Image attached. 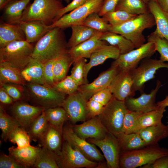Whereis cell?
I'll use <instances>...</instances> for the list:
<instances>
[{
	"label": "cell",
	"mask_w": 168,
	"mask_h": 168,
	"mask_svg": "<svg viewBox=\"0 0 168 168\" xmlns=\"http://www.w3.org/2000/svg\"><path fill=\"white\" fill-rule=\"evenodd\" d=\"M63 30L53 28L38 40L34 46L32 58L43 63L67 53L68 49Z\"/></svg>",
	"instance_id": "obj_1"
},
{
	"label": "cell",
	"mask_w": 168,
	"mask_h": 168,
	"mask_svg": "<svg viewBox=\"0 0 168 168\" xmlns=\"http://www.w3.org/2000/svg\"><path fill=\"white\" fill-rule=\"evenodd\" d=\"M156 25L153 15L150 12L138 15L119 26L112 27L110 31L120 35L130 41L137 48L144 44L146 39L142 32Z\"/></svg>",
	"instance_id": "obj_2"
},
{
	"label": "cell",
	"mask_w": 168,
	"mask_h": 168,
	"mask_svg": "<svg viewBox=\"0 0 168 168\" xmlns=\"http://www.w3.org/2000/svg\"><path fill=\"white\" fill-rule=\"evenodd\" d=\"M168 155V149L158 144L147 146L134 151L121 153L119 166L121 168H135L152 164L157 159Z\"/></svg>",
	"instance_id": "obj_3"
},
{
	"label": "cell",
	"mask_w": 168,
	"mask_h": 168,
	"mask_svg": "<svg viewBox=\"0 0 168 168\" xmlns=\"http://www.w3.org/2000/svg\"><path fill=\"white\" fill-rule=\"evenodd\" d=\"M25 86L28 101L44 109L61 106L66 98V95L46 85L26 82Z\"/></svg>",
	"instance_id": "obj_4"
},
{
	"label": "cell",
	"mask_w": 168,
	"mask_h": 168,
	"mask_svg": "<svg viewBox=\"0 0 168 168\" xmlns=\"http://www.w3.org/2000/svg\"><path fill=\"white\" fill-rule=\"evenodd\" d=\"M64 7L60 0H34L24 11L21 21L39 20L50 25L58 12Z\"/></svg>",
	"instance_id": "obj_5"
},
{
	"label": "cell",
	"mask_w": 168,
	"mask_h": 168,
	"mask_svg": "<svg viewBox=\"0 0 168 168\" xmlns=\"http://www.w3.org/2000/svg\"><path fill=\"white\" fill-rule=\"evenodd\" d=\"M33 48L26 40L13 41L0 48V61L8 62L21 71L32 58Z\"/></svg>",
	"instance_id": "obj_6"
},
{
	"label": "cell",
	"mask_w": 168,
	"mask_h": 168,
	"mask_svg": "<svg viewBox=\"0 0 168 168\" xmlns=\"http://www.w3.org/2000/svg\"><path fill=\"white\" fill-rule=\"evenodd\" d=\"M127 110L124 101L118 100L113 96L98 116L107 131L116 137L121 133L124 119Z\"/></svg>",
	"instance_id": "obj_7"
},
{
	"label": "cell",
	"mask_w": 168,
	"mask_h": 168,
	"mask_svg": "<svg viewBox=\"0 0 168 168\" xmlns=\"http://www.w3.org/2000/svg\"><path fill=\"white\" fill-rule=\"evenodd\" d=\"M161 68L168 69V63L160 59L149 58L142 59L137 67L129 71L133 81V92L135 93L139 91L141 94L144 92L145 83L154 78L157 71Z\"/></svg>",
	"instance_id": "obj_8"
},
{
	"label": "cell",
	"mask_w": 168,
	"mask_h": 168,
	"mask_svg": "<svg viewBox=\"0 0 168 168\" xmlns=\"http://www.w3.org/2000/svg\"><path fill=\"white\" fill-rule=\"evenodd\" d=\"M104 0H89L84 4L66 14L49 25L51 28L64 29L76 25H82L86 18L93 13H98Z\"/></svg>",
	"instance_id": "obj_9"
},
{
	"label": "cell",
	"mask_w": 168,
	"mask_h": 168,
	"mask_svg": "<svg viewBox=\"0 0 168 168\" xmlns=\"http://www.w3.org/2000/svg\"><path fill=\"white\" fill-rule=\"evenodd\" d=\"M65 124L63 130L64 140L79 151L88 159L100 163L103 162L104 156L101 154L96 146L78 136L73 131L72 125L66 124V123Z\"/></svg>",
	"instance_id": "obj_10"
},
{
	"label": "cell",
	"mask_w": 168,
	"mask_h": 168,
	"mask_svg": "<svg viewBox=\"0 0 168 168\" xmlns=\"http://www.w3.org/2000/svg\"><path fill=\"white\" fill-rule=\"evenodd\" d=\"M57 162L59 168H97L100 164V163L88 159L64 140Z\"/></svg>",
	"instance_id": "obj_11"
},
{
	"label": "cell",
	"mask_w": 168,
	"mask_h": 168,
	"mask_svg": "<svg viewBox=\"0 0 168 168\" xmlns=\"http://www.w3.org/2000/svg\"><path fill=\"white\" fill-rule=\"evenodd\" d=\"M156 52L154 44L147 41L136 49L120 54L117 59L112 63L111 65L116 66L119 69L130 71L137 67L143 59L151 58Z\"/></svg>",
	"instance_id": "obj_12"
},
{
	"label": "cell",
	"mask_w": 168,
	"mask_h": 168,
	"mask_svg": "<svg viewBox=\"0 0 168 168\" xmlns=\"http://www.w3.org/2000/svg\"><path fill=\"white\" fill-rule=\"evenodd\" d=\"M87 101L78 91L66 97L61 107L66 111L69 120L72 124L84 122L89 116L86 105Z\"/></svg>",
	"instance_id": "obj_13"
},
{
	"label": "cell",
	"mask_w": 168,
	"mask_h": 168,
	"mask_svg": "<svg viewBox=\"0 0 168 168\" xmlns=\"http://www.w3.org/2000/svg\"><path fill=\"white\" fill-rule=\"evenodd\" d=\"M44 110L42 107L30 104L26 101H17L10 105V115L27 131L31 123Z\"/></svg>",
	"instance_id": "obj_14"
},
{
	"label": "cell",
	"mask_w": 168,
	"mask_h": 168,
	"mask_svg": "<svg viewBox=\"0 0 168 168\" xmlns=\"http://www.w3.org/2000/svg\"><path fill=\"white\" fill-rule=\"evenodd\" d=\"M87 141L98 147L102 151L106 160L107 167L119 168L121 151L117 137L108 132L101 139H89Z\"/></svg>",
	"instance_id": "obj_15"
},
{
	"label": "cell",
	"mask_w": 168,
	"mask_h": 168,
	"mask_svg": "<svg viewBox=\"0 0 168 168\" xmlns=\"http://www.w3.org/2000/svg\"><path fill=\"white\" fill-rule=\"evenodd\" d=\"M161 82L159 80L156 86L150 93H141L137 98L129 97L124 102L128 110L142 113H146L157 109L159 107L156 102V98L158 90L161 86Z\"/></svg>",
	"instance_id": "obj_16"
},
{
	"label": "cell",
	"mask_w": 168,
	"mask_h": 168,
	"mask_svg": "<svg viewBox=\"0 0 168 168\" xmlns=\"http://www.w3.org/2000/svg\"><path fill=\"white\" fill-rule=\"evenodd\" d=\"M119 70L118 67L111 65L109 69L101 72L91 83L79 86L78 91L88 100L94 94L108 87Z\"/></svg>",
	"instance_id": "obj_17"
},
{
	"label": "cell",
	"mask_w": 168,
	"mask_h": 168,
	"mask_svg": "<svg viewBox=\"0 0 168 168\" xmlns=\"http://www.w3.org/2000/svg\"><path fill=\"white\" fill-rule=\"evenodd\" d=\"M133 84L129 71L119 69L109 87L114 98L124 101L126 98L135 95L132 90Z\"/></svg>",
	"instance_id": "obj_18"
},
{
	"label": "cell",
	"mask_w": 168,
	"mask_h": 168,
	"mask_svg": "<svg viewBox=\"0 0 168 168\" xmlns=\"http://www.w3.org/2000/svg\"><path fill=\"white\" fill-rule=\"evenodd\" d=\"M72 127L78 136L86 140L102 139L108 132L101 123L99 116L92 118L81 124L72 125Z\"/></svg>",
	"instance_id": "obj_19"
},
{
	"label": "cell",
	"mask_w": 168,
	"mask_h": 168,
	"mask_svg": "<svg viewBox=\"0 0 168 168\" xmlns=\"http://www.w3.org/2000/svg\"><path fill=\"white\" fill-rule=\"evenodd\" d=\"M102 34L98 31L89 39L68 49V53L72 60L73 64L82 58H89L96 50L108 44L106 42L100 39Z\"/></svg>",
	"instance_id": "obj_20"
},
{
	"label": "cell",
	"mask_w": 168,
	"mask_h": 168,
	"mask_svg": "<svg viewBox=\"0 0 168 168\" xmlns=\"http://www.w3.org/2000/svg\"><path fill=\"white\" fill-rule=\"evenodd\" d=\"M120 54V51L117 47L108 44L104 45L96 50L91 56L89 62L84 67L85 84L88 83L87 75L92 67L103 63L108 59L116 60Z\"/></svg>",
	"instance_id": "obj_21"
},
{
	"label": "cell",
	"mask_w": 168,
	"mask_h": 168,
	"mask_svg": "<svg viewBox=\"0 0 168 168\" xmlns=\"http://www.w3.org/2000/svg\"><path fill=\"white\" fill-rule=\"evenodd\" d=\"M63 128L55 127L49 123L46 130L38 140V146L45 147L59 156L63 142Z\"/></svg>",
	"instance_id": "obj_22"
},
{
	"label": "cell",
	"mask_w": 168,
	"mask_h": 168,
	"mask_svg": "<svg viewBox=\"0 0 168 168\" xmlns=\"http://www.w3.org/2000/svg\"><path fill=\"white\" fill-rule=\"evenodd\" d=\"M40 147L31 145L22 148L12 146L8 148L9 155L24 168L33 167Z\"/></svg>",
	"instance_id": "obj_23"
},
{
	"label": "cell",
	"mask_w": 168,
	"mask_h": 168,
	"mask_svg": "<svg viewBox=\"0 0 168 168\" xmlns=\"http://www.w3.org/2000/svg\"><path fill=\"white\" fill-rule=\"evenodd\" d=\"M19 25L25 35L26 40L30 43L36 42L52 29L49 25L39 20L21 21Z\"/></svg>",
	"instance_id": "obj_24"
},
{
	"label": "cell",
	"mask_w": 168,
	"mask_h": 168,
	"mask_svg": "<svg viewBox=\"0 0 168 168\" xmlns=\"http://www.w3.org/2000/svg\"><path fill=\"white\" fill-rule=\"evenodd\" d=\"M26 40L19 24H12L1 21L0 24V48L16 40Z\"/></svg>",
	"instance_id": "obj_25"
},
{
	"label": "cell",
	"mask_w": 168,
	"mask_h": 168,
	"mask_svg": "<svg viewBox=\"0 0 168 168\" xmlns=\"http://www.w3.org/2000/svg\"><path fill=\"white\" fill-rule=\"evenodd\" d=\"M147 5L150 12L155 18L156 26L155 31L168 41V13L164 11L156 1H151Z\"/></svg>",
	"instance_id": "obj_26"
},
{
	"label": "cell",
	"mask_w": 168,
	"mask_h": 168,
	"mask_svg": "<svg viewBox=\"0 0 168 168\" xmlns=\"http://www.w3.org/2000/svg\"><path fill=\"white\" fill-rule=\"evenodd\" d=\"M139 133L147 146L154 145L168 137V125L162 123L141 128Z\"/></svg>",
	"instance_id": "obj_27"
},
{
	"label": "cell",
	"mask_w": 168,
	"mask_h": 168,
	"mask_svg": "<svg viewBox=\"0 0 168 168\" xmlns=\"http://www.w3.org/2000/svg\"><path fill=\"white\" fill-rule=\"evenodd\" d=\"M31 0H15L7 5L3 9L4 21L11 24H19L21 21L24 11Z\"/></svg>",
	"instance_id": "obj_28"
},
{
	"label": "cell",
	"mask_w": 168,
	"mask_h": 168,
	"mask_svg": "<svg viewBox=\"0 0 168 168\" xmlns=\"http://www.w3.org/2000/svg\"><path fill=\"white\" fill-rule=\"evenodd\" d=\"M43 73V63L32 57L21 71L23 78L28 83L44 84Z\"/></svg>",
	"instance_id": "obj_29"
},
{
	"label": "cell",
	"mask_w": 168,
	"mask_h": 168,
	"mask_svg": "<svg viewBox=\"0 0 168 168\" xmlns=\"http://www.w3.org/2000/svg\"><path fill=\"white\" fill-rule=\"evenodd\" d=\"M0 83L25 86L26 82L23 78L20 69L8 62L0 61Z\"/></svg>",
	"instance_id": "obj_30"
},
{
	"label": "cell",
	"mask_w": 168,
	"mask_h": 168,
	"mask_svg": "<svg viewBox=\"0 0 168 168\" xmlns=\"http://www.w3.org/2000/svg\"><path fill=\"white\" fill-rule=\"evenodd\" d=\"M116 137L121 153L134 151L147 146L139 132L128 134L121 133Z\"/></svg>",
	"instance_id": "obj_31"
},
{
	"label": "cell",
	"mask_w": 168,
	"mask_h": 168,
	"mask_svg": "<svg viewBox=\"0 0 168 168\" xmlns=\"http://www.w3.org/2000/svg\"><path fill=\"white\" fill-rule=\"evenodd\" d=\"M100 39L117 47L120 54H125L135 48L130 41L122 35L112 32L102 33Z\"/></svg>",
	"instance_id": "obj_32"
},
{
	"label": "cell",
	"mask_w": 168,
	"mask_h": 168,
	"mask_svg": "<svg viewBox=\"0 0 168 168\" xmlns=\"http://www.w3.org/2000/svg\"><path fill=\"white\" fill-rule=\"evenodd\" d=\"M71 27L72 30V34L67 44L68 49L89 39L98 32L92 28L82 25H74Z\"/></svg>",
	"instance_id": "obj_33"
},
{
	"label": "cell",
	"mask_w": 168,
	"mask_h": 168,
	"mask_svg": "<svg viewBox=\"0 0 168 168\" xmlns=\"http://www.w3.org/2000/svg\"><path fill=\"white\" fill-rule=\"evenodd\" d=\"M117 10L137 15L150 12L147 4L142 0H119L115 8Z\"/></svg>",
	"instance_id": "obj_34"
},
{
	"label": "cell",
	"mask_w": 168,
	"mask_h": 168,
	"mask_svg": "<svg viewBox=\"0 0 168 168\" xmlns=\"http://www.w3.org/2000/svg\"><path fill=\"white\" fill-rule=\"evenodd\" d=\"M21 127L18 121L7 113L2 105L0 106V128L1 137L6 142L9 135L16 128Z\"/></svg>",
	"instance_id": "obj_35"
},
{
	"label": "cell",
	"mask_w": 168,
	"mask_h": 168,
	"mask_svg": "<svg viewBox=\"0 0 168 168\" xmlns=\"http://www.w3.org/2000/svg\"><path fill=\"white\" fill-rule=\"evenodd\" d=\"M72 60L67 52L54 60L53 67L54 83L64 79L71 65Z\"/></svg>",
	"instance_id": "obj_36"
},
{
	"label": "cell",
	"mask_w": 168,
	"mask_h": 168,
	"mask_svg": "<svg viewBox=\"0 0 168 168\" xmlns=\"http://www.w3.org/2000/svg\"><path fill=\"white\" fill-rule=\"evenodd\" d=\"M57 155L44 147H40L33 167L35 168H59Z\"/></svg>",
	"instance_id": "obj_37"
},
{
	"label": "cell",
	"mask_w": 168,
	"mask_h": 168,
	"mask_svg": "<svg viewBox=\"0 0 168 168\" xmlns=\"http://www.w3.org/2000/svg\"><path fill=\"white\" fill-rule=\"evenodd\" d=\"M44 111L49 123L53 126L63 128L69 120L66 111L61 106L46 109Z\"/></svg>",
	"instance_id": "obj_38"
},
{
	"label": "cell",
	"mask_w": 168,
	"mask_h": 168,
	"mask_svg": "<svg viewBox=\"0 0 168 168\" xmlns=\"http://www.w3.org/2000/svg\"><path fill=\"white\" fill-rule=\"evenodd\" d=\"M165 108L160 107L156 110L142 113L138 118L141 128L161 123L164 113L166 111Z\"/></svg>",
	"instance_id": "obj_39"
},
{
	"label": "cell",
	"mask_w": 168,
	"mask_h": 168,
	"mask_svg": "<svg viewBox=\"0 0 168 168\" xmlns=\"http://www.w3.org/2000/svg\"><path fill=\"white\" fill-rule=\"evenodd\" d=\"M44 111L33 121L27 131L31 140L35 142L38 141L49 125Z\"/></svg>",
	"instance_id": "obj_40"
},
{
	"label": "cell",
	"mask_w": 168,
	"mask_h": 168,
	"mask_svg": "<svg viewBox=\"0 0 168 168\" xmlns=\"http://www.w3.org/2000/svg\"><path fill=\"white\" fill-rule=\"evenodd\" d=\"M142 113L128 110L124 119L121 133L128 134L139 132L141 128L138 118Z\"/></svg>",
	"instance_id": "obj_41"
},
{
	"label": "cell",
	"mask_w": 168,
	"mask_h": 168,
	"mask_svg": "<svg viewBox=\"0 0 168 168\" xmlns=\"http://www.w3.org/2000/svg\"><path fill=\"white\" fill-rule=\"evenodd\" d=\"M98 13L94 12L89 15L82 23V25L92 28L102 33L110 31L111 26Z\"/></svg>",
	"instance_id": "obj_42"
},
{
	"label": "cell",
	"mask_w": 168,
	"mask_h": 168,
	"mask_svg": "<svg viewBox=\"0 0 168 168\" xmlns=\"http://www.w3.org/2000/svg\"><path fill=\"white\" fill-rule=\"evenodd\" d=\"M138 15L129 13L122 10L107 12L102 16L112 27L121 25Z\"/></svg>",
	"instance_id": "obj_43"
},
{
	"label": "cell",
	"mask_w": 168,
	"mask_h": 168,
	"mask_svg": "<svg viewBox=\"0 0 168 168\" xmlns=\"http://www.w3.org/2000/svg\"><path fill=\"white\" fill-rule=\"evenodd\" d=\"M2 87L14 101L28 100V93L25 86L11 83H0Z\"/></svg>",
	"instance_id": "obj_44"
},
{
	"label": "cell",
	"mask_w": 168,
	"mask_h": 168,
	"mask_svg": "<svg viewBox=\"0 0 168 168\" xmlns=\"http://www.w3.org/2000/svg\"><path fill=\"white\" fill-rule=\"evenodd\" d=\"M147 41L154 44L156 51L160 54V59L164 62H168V41L155 31L148 36Z\"/></svg>",
	"instance_id": "obj_45"
},
{
	"label": "cell",
	"mask_w": 168,
	"mask_h": 168,
	"mask_svg": "<svg viewBox=\"0 0 168 168\" xmlns=\"http://www.w3.org/2000/svg\"><path fill=\"white\" fill-rule=\"evenodd\" d=\"M8 140L14 144H16L18 148L25 147L30 145L31 139L27 131L21 127H17L11 133Z\"/></svg>",
	"instance_id": "obj_46"
},
{
	"label": "cell",
	"mask_w": 168,
	"mask_h": 168,
	"mask_svg": "<svg viewBox=\"0 0 168 168\" xmlns=\"http://www.w3.org/2000/svg\"><path fill=\"white\" fill-rule=\"evenodd\" d=\"M51 87L58 91L68 96L77 92L79 86L69 75L61 81L55 83Z\"/></svg>",
	"instance_id": "obj_47"
},
{
	"label": "cell",
	"mask_w": 168,
	"mask_h": 168,
	"mask_svg": "<svg viewBox=\"0 0 168 168\" xmlns=\"http://www.w3.org/2000/svg\"><path fill=\"white\" fill-rule=\"evenodd\" d=\"M86 61L85 58H82L73 64L70 75L79 86L85 84L84 67Z\"/></svg>",
	"instance_id": "obj_48"
},
{
	"label": "cell",
	"mask_w": 168,
	"mask_h": 168,
	"mask_svg": "<svg viewBox=\"0 0 168 168\" xmlns=\"http://www.w3.org/2000/svg\"><path fill=\"white\" fill-rule=\"evenodd\" d=\"M55 59L43 63V79L44 84L52 86L54 83L53 67Z\"/></svg>",
	"instance_id": "obj_49"
},
{
	"label": "cell",
	"mask_w": 168,
	"mask_h": 168,
	"mask_svg": "<svg viewBox=\"0 0 168 168\" xmlns=\"http://www.w3.org/2000/svg\"><path fill=\"white\" fill-rule=\"evenodd\" d=\"M113 96V95L108 86L94 94L90 99L105 106L110 100Z\"/></svg>",
	"instance_id": "obj_50"
},
{
	"label": "cell",
	"mask_w": 168,
	"mask_h": 168,
	"mask_svg": "<svg viewBox=\"0 0 168 168\" xmlns=\"http://www.w3.org/2000/svg\"><path fill=\"white\" fill-rule=\"evenodd\" d=\"M0 168H24L9 155L3 152L0 154Z\"/></svg>",
	"instance_id": "obj_51"
},
{
	"label": "cell",
	"mask_w": 168,
	"mask_h": 168,
	"mask_svg": "<svg viewBox=\"0 0 168 168\" xmlns=\"http://www.w3.org/2000/svg\"><path fill=\"white\" fill-rule=\"evenodd\" d=\"M89 0H72L68 5L60 9L57 13L54 21H56L64 15L81 7Z\"/></svg>",
	"instance_id": "obj_52"
},
{
	"label": "cell",
	"mask_w": 168,
	"mask_h": 168,
	"mask_svg": "<svg viewBox=\"0 0 168 168\" xmlns=\"http://www.w3.org/2000/svg\"><path fill=\"white\" fill-rule=\"evenodd\" d=\"M86 105L89 116L91 118L100 115L105 107L98 102L90 98L87 101Z\"/></svg>",
	"instance_id": "obj_53"
},
{
	"label": "cell",
	"mask_w": 168,
	"mask_h": 168,
	"mask_svg": "<svg viewBox=\"0 0 168 168\" xmlns=\"http://www.w3.org/2000/svg\"><path fill=\"white\" fill-rule=\"evenodd\" d=\"M119 0H104L98 12L100 16L105 13L115 11L116 6Z\"/></svg>",
	"instance_id": "obj_54"
},
{
	"label": "cell",
	"mask_w": 168,
	"mask_h": 168,
	"mask_svg": "<svg viewBox=\"0 0 168 168\" xmlns=\"http://www.w3.org/2000/svg\"><path fill=\"white\" fill-rule=\"evenodd\" d=\"M0 101L2 104L6 105H11L15 102L13 99L1 86L0 87Z\"/></svg>",
	"instance_id": "obj_55"
},
{
	"label": "cell",
	"mask_w": 168,
	"mask_h": 168,
	"mask_svg": "<svg viewBox=\"0 0 168 168\" xmlns=\"http://www.w3.org/2000/svg\"><path fill=\"white\" fill-rule=\"evenodd\" d=\"M151 168H168V155L156 159L151 164Z\"/></svg>",
	"instance_id": "obj_56"
},
{
	"label": "cell",
	"mask_w": 168,
	"mask_h": 168,
	"mask_svg": "<svg viewBox=\"0 0 168 168\" xmlns=\"http://www.w3.org/2000/svg\"><path fill=\"white\" fill-rule=\"evenodd\" d=\"M156 2L164 11L168 13V0H156Z\"/></svg>",
	"instance_id": "obj_57"
},
{
	"label": "cell",
	"mask_w": 168,
	"mask_h": 168,
	"mask_svg": "<svg viewBox=\"0 0 168 168\" xmlns=\"http://www.w3.org/2000/svg\"><path fill=\"white\" fill-rule=\"evenodd\" d=\"M157 105L159 107L168 106V95L166 96L165 98L162 100L158 101Z\"/></svg>",
	"instance_id": "obj_58"
},
{
	"label": "cell",
	"mask_w": 168,
	"mask_h": 168,
	"mask_svg": "<svg viewBox=\"0 0 168 168\" xmlns=\"http://www.w3.org/2000/svg\"><path fill=\"white\" fill-rule=\"evenodd\" d=\"M15 0H0V9L3 10L5 7L10 3Z\"/></svg>",
	"instance_id": "obj_59"
},
{
	"label": "cell",
	"mask_w": 168,
	"mask_h": 168,
	"mask_svg": "<svg viewBox=\"0 0 168 168\" xmlns=\"http://www.w3.org/2000/svg\"><path fill=\"white\" fill-rule=\"evenodd\" d=\"M144 2L146 3L147 4V3L151 1H156V0H142Z\"/></svg>",
	"instance_id": "obj_60"
},
{
	"label": "cell",
	"mask_w": 168,
	"mask_h": 168,
	"mask_svg": "<svg viewBox=\"0 0 168 168\" xmlns=\"http://www.w3.org/2000/svg\"><path fill=\"white\" fill-rule=\"evenodd\" d=\"M62 1V0H60ZM67 3H70V0H64Z\"/></svg>",
	"instance_id": "obj_61"
}]
</instances>
